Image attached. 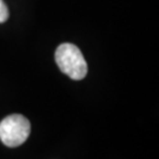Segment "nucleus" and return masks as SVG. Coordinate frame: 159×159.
Wrapping results in <instances>:
<instances>
[{"label":"nucleus","mask_w":159,"mask_h":159,"mask_svg":"<svg viewBox=\"0 0 159 159\" xmlns=\"http://www.w3.org/2000/svg\"><path fill=\"white\" fill-rule=\"evenodd\" d=\"M30 133V120L23 114H10L0 121V140L8 148L20 146L27 140Z\"/></svg>","instance_id":"f03ea898"},{"label":"nucleus","mask_w":159,"mask_h":159,"mask_svg":"<svg viewBox=\"0 0 159 159\" xmlns=\"http://www.w3.org/2000/svg\"><path fill=\"white\" fill-rule=\"evenodd\" d=\"M56 63L60 71L73 80H81L87 74V64L79 47L65 43L58 46Z\"/></svg>","instance_id":"f257e3e1"},{"label":"nucleus","mask_w":159,"mask_h":159,"mask_svg":"<svg viewBox=\"0 0 159 159\" xmlns=\"http://www.w3.org/2000/svg\"><path fill=\"white\" fill-rule=\"evenodd\" d=\"M10 12H8V7L4 2V0H0V23H5L8 19Z\"/></svg>","instance_id":"7ed1b4c3"}]
</instances>
